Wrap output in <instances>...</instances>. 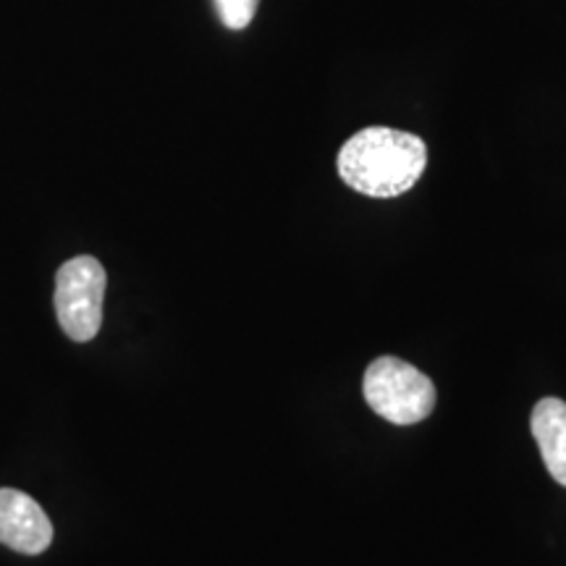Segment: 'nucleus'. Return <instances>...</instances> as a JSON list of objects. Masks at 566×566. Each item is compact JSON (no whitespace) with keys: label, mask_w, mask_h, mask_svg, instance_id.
<instances>
[{"label":"nucleus","mask_w":566,"mask_h":566,"mask_svg":"<svg viewBox=\"0 0 566 566\" xmlns=\"http://www.w3.org/2000/svg\"><path fill=\"white\" fill-rule=\"evenodd\" d=\"M338 176L354 192L391 200L409 192L428 166V147L417 134L370 126L338 150Z\"/></svg>","instance_id":"f257e3e1"},{"label":"nucleus","mask_w":566,"mask_h":566,"mask_svg":"<svg viewBox=\"0 0 566 566\" xmlns=\"http://www.w3.org/2000/svg\"><path fill=\"white\" fill-rule=\"evenodd\" d=\"M365 401L391 424H417L433 412L436 386L399 357H378L365 373Z\"/></svg>","instance_id":"f03ea898"},{"label":"nucleus","mask_w":566,"mask_h":566,"mask_svg":"<svg viewBox=\"0 0 566 566\" xmlns=\"http://www.w3.org/2000/svg\"><path fill=\"white\" fill-rule=\"evenodd\" d=\"M108 275L101 260L80 254L59 268L55 275V315L71 342H92L101 334L103 300Z\"/></svg>","instance_id":"7ed1b4c3"},{"label":"nucleus","mask_w":566,"mask_h":566,"mask_svg":"<svg viewBox=\"0 0 566 566\" xmlns=\"http://www.w3.org/2000/svg\"><path fill=\"white\" fill-rule=\"evenodd\" d=\"M0 543L27 556L51 546L53 525L32 495L0 488Z\"/></svg>","instance_id":"20e7f679"},{"label":"nucleus","mask_w":566,"mask_h":566,"mask_svg":"<svg viewBox=\"0 0 566 566\" xmlns=\"http://www.w3.org/2000/svg\"><path fill=\"white\" fill-rule=\"evenodd\" d=\"M530 428L551 478L566 488V401L554 396L537 401Z\"/></svg>","instance_id":"39448f33"},{"label":"nucleus","mask_w":566,"mask_h":566,"mask_svg":"<svg viewBox=\"0 0 566 566\" xmlns=\"http://www.w3.org/2000/svg\"><path fill=\"white\" fill-rule=\"evenodd\" d=\"M260 0H216L218 17L229 30H244L258 13Z\"/></svg>","instance_id":"423d86ee"}]
</instances>
